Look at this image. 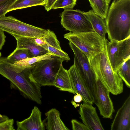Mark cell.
I'll return each mask as SVG.
<instances>
[{"instance_id": "cell-2", "label": "cell", "mask_w": 130, "mask_h": 130, "mask_svg": "<svg viewBox=\"0 0 130 130\" xmlns=\"http://www.w3.org/2000/svg\"><path fill=\"white\" fill-rule=\"evenodd\" d=\"M32 66L22 72H18L12 67L7 57H1L0 74L11 81L28 99L41 104L42 98L41 86L31 75Z\"/></svg>"}, {"instance_id": "cell-35", "label": "cell", "mask_w": 130, "mask_h": 130, "mask_svg": "<svg viewBox=\"0 0 130 130\" xmlns=\"http://www.w3.org/2000/svg\"><path fill=\"white\" fill-rule=\"evenodd\" d=\"M107 3L109 4L111 0H105Z\"/></svg>"}, {"instance_id": "cell-27", "label": "cell", "mask_w": 130, "mask_h": 130, "mask_svg": "<svg viewBox=\"0 0 130 130\" xmlns=\"http://www.w3.org/2000/svg\"><path fill=\"white\" fill-rule=\"evenodd\" d=\"M13 119H9L0 123V130H14Z\"/></svg>"}, {"instance_id": "cell-8", "label": "cell", "mask_w": 130, "mask_h": 130, "mask_svg": "<svg viewBox=\"0 0 130 130\" xmlns=\"http://www.w3.org/2000/svg\"><path fill=\"white\" fill-rule=\"evenodd\" d=\"M108 58L113 70L115 72L124 62L130 58V36L121 41L109 42L105 39Z\"/></svg>"}, {"instance_id": "cell-13", "label": "cell", "mask_w": 130, "mask_h": 130, "mask_svg": "<svg viewBox=\"0 0 130 130\" xmlns=\"http://www.w3.org/2000/svg\"><path fill=\"white\" fill-rule=\"evenodd\" d=\"M111 130H130V95L118 109L111 123Z\"/></svg>"}, {"instance_id": "cell-36", "label": "cell", "mask_w": 130, "mask_h": 130, "mask_svg": "<svg viewBox=\"0 0 130 130\" xmlns=\"http://www.w3.org/2000/svg\"><path fill=\"white\" fill-rule=\"evenodd\" d=\"M2 56V54L1 52H0V58Z\"/></svg>"}, {"instance_id": "cell-1", "label": "cell", "mask_w": 130, "mask_h": 130, "mask_svg": "<svg viewBox=\"0 0 130 130\" xmlns=\"http://www.w3.org/2000/svg\"><path fill=\"white\" fill-rule=\"evenodd\" d=\"M105 19L110 41H121L130 36V0H114Z\"/></svg>"}, {"instance_id": "cell-28", "label": "cell", "mask_w": 130, "mask_h": 130, "mask_svg": "<svg viewBox=\"0 0 130 130\" xmlns=\"http://www.w3.org/2000/svg\"><path fill=\"white\" fill-rule=\"evenodd\" d=\"M72 129L73 130H89L84 124L76 120L72 119L71 121Z\"/></svg>"}, {"instance_id": "cell-17", "label": "cell", "mask_w": 130, "mask_h": 130, "mask_svg": "<svg viewBox=\"0 0 130 130\" xmlns=\"http://www.w3.org/2000/svg\"><path fill=\"white\" fill-rule=\"evenodd\" d=\"M54 86L60 90L75 94L68 71L62 63L56 75Z\"/></svg>"}, {"instance_id": "cell-32", "label": "cell", "mask_w": 130, "mask_h": 130, "mask_svg": "<svg viewBox=\"0 0 130 130\" xmlns=\"http://www.w3.org/2000/svg\"><path fill=\"white\" fill-rule=\"evenodd\" d=\"M74 102L77 103H80L83 101V98L81 95L79 93H77L73 97Z\"/></svg>"}, {"instance_id": "cell-20", "label": "cell", "mask_w": 130, "mask_h": 130, "mask_svg": "<svg viewBox=\"0 0 130 130\" xmlns=\"http://www.w3.org/2000/svg\"><path fill=\"white\" fill-rule=\"evenodd\" d=\"M54 56L48 53L40 56L27 58L15 62L13 64L10 63L12 67L17 71L21 72L25 69L31 66L40 60L44 59H52Z\"/></svg>"}, {"instance_id": "cell-10", "label": "cell", "mask_w": 130, "mask_h": 130, "mask_svg": "<svg viewBox=\"0 0 130 130\" xmlns=\"http://www.w3.org/2000/svg\"><path fill=\"white\" fill-rule=\"evenodd\" d=\"M109 93L96 77L94 89V103L98 107L103 118L111 119L115 110Z\"/></svg>"}, {"instance_id": "cell-7", "label": "cell", "mask_w": 130, "mask_h": 130, "mask_svg": "<svg viewBox=\"0 0 130 130\" xmlns=\"http://www.w3.org/2000/svg\"><path fill=\"white\" fill-rule=\"evenodd\" d=\"M84 11L79 9L64 10L61 14V24L66 30L72 32L94 31Z\"/></svg>"}, {"instance_id": "cell-3", "label": "cell", "mask_w": 130, "mask_h": 130, "mask_svg": "<svg viewBox=\"0 0 130 130\" xmlns=\"http://www.w3.org/2000/svg\"><path fill=\"white\" fill-rule=\"evenodd\" d=\"M89 62L96 76L110 93L116 95L123 92V81L111 67L107 56L106 45L104 49Z\"/></svg>"}, {"instance_id": "cell-15", "label": "cell", "mask_w": 130, "mask_h": 130, "mask_svg": "<svg viewBox=\"0 0 130 130\" xmlns=\"http://www.w3.org/2000/svg\"><path fill=\"white\" fill-rule=\"evenodd\" d=\"M41 112L35 106L30 116L21 121H17L18 130H44L45 127L41 118Z\"/></svg>"}, {"instance_id": "cell-5", "label": "cell", "mask_w": 130, "mask_h": 130, "mask_svg": "<svg viewBox=\"0 0 130 130\" xmlns=\"http://www.w3.org/2000/svg\"><path fill=\"white\" fill-rule=\"evenodd\" d=\"M63 61L54 56L52 59L40 60L32 66L31 76L41 86H54L56 75Z\"/></svg>"}, {"instance_id": "cell-6", "label": "cell", "mask_w": 130, "mask_h": 130, "mask_svg": "<svg viewBox=\"0 0 130 130\" xmlns=\"http://www.w3.org/2000/svg\"><path fill=\"white\" fill-rule=\"evenodd\" d=\"M0 29L12 35L37 38L44 36L47 29L24 23L11 16L0 17Z\"/></svg>"}, {"instance_id": "cell-12", "label": "cell", "mask_w": 130, "mask_h": 130, "mask_svg": "<svg viewBox=\"0 0 130 130\" xmlns=\"http://www.w3.org/2000/svg\"><path fill=\"white\" fill-rule=\"evenodd\" d=\"M78 112L80 118L89 130H104L96 108L92 104L83 102L80 106Z\"/></svg>"}, {"instance_id": "cell-14", "label": "cell", "mask_w": 130, "mask_h": 130, "mask_svg": "<svg viewBox=\"0 0 130 130\" xmlns=\"http://www.w3.org/2000/svg\"><path fill=\"white\" fill-rule=\"evenodd\" d=\"M47 31V34L44 36L45 44L42 47L52 56L60 58L63 61L69 60L70 58L68 54L61 49L55 34L49 29Z\"/></svg>"}, {"instance_id": "cell-11", "label": "cell", "mask_w": 130, "mask_h": 130, "mask_svg": "<svg viewBox=\"0 0 130 130\" xmlns=\"http://www.w3.org/2000/svg\"><path fill=\"white\" fill-rule=\"evenodd\" d=\"M75 94L79 93L83 102L93 104L94 98L87 83L74 64L68 70Z\"/></svg>"}, {"instance_id": "cell-26", "label": "cell", "mask_w": 130, "mask_h": 130, "mask_svg": "<svg viewBox=\"0 0 130 130\" xmlns=\"http://www.w3.org/2000/svg\"><path fill=\"white\" fill-rule=\"evenodd\" d=\"M16 0H8L0 4V17L5 16L9 7Z\"/></svg>"}, {"instance_id": "cell-21", "label": "cell", "mask_w": 130, "mask_h": 130, "mask_svg": "<svg viewBox=\"0 0 130 130\" xmlns=\"http://www.w3.org/2000/svg\"><path fill=\"white\" fill-rule=\"evenodd\" d=\"M46 0H16L9 8L7 12L17 9L37 6H44Z\"/></svg>"}, {"instance_id": "cell-18", "label": "cell", "mask_w": 130, "mask_h": 130, "mask_svg": "<svg viewBox=\"0 0 130 130\" xmlns=\"http://www.w3.org/2000/svg\"><path fill=\"white\" fill-rule=\"evenodd\" d=\"M46 121V128L48 130H68L60 118V113L56 109L53 108L45 113Z\"/></svg>"}, {"instance_id": "cell-19", "label": "cell", "mask_w": 130, "mask_h": 130, "mask_svg": "<svg viewBox=\"0 0 130 130\" xmlns=\"http://www.w3.org/2000/svg\"><path fill=\"white\" fill-rule=\"evenodd\" d=\"M85 14L91 23L94 31L104 39L107 30L104 19L96 14L93 10L85 12Z\"/></svg>"}, {"instance_id": "cell-9", "label": "cell", "mask_w": 130, "mask_h": 130, "mask_svg": "<svg viewBox=\"0 0 130 130\" xmlns=\"http://www.w3.org/2000/svg\"><path fill=\"white\" fill-rule=\"evenodd\" d=\"M69 45L74 55V64L87 83L93 96L96 78L94 72L86 56L72 43L69 42Z\"/></svg>"}, {"instance_id": "cell-33", "label": "cell", "mask_w": 130, "mask_h": 130, "mask_svg": "<svg viewBox=\"0 0 130 130\" xmlns=\"http://www.w3.org/2000/svg\"><path fill=\"white\" fill-rule=\"evenodd\" d=\"M8 119V118L7 116L0 114V123L5 121Z\"/></svg>"}, {"instance_id": "cell-23", "label": "cell", "mask_w": 130, "mask_h": 130, "mask_svg": "<svg viewBox=\"0 0 130 130\" xmlns=\"http://www.w3.org/2000/svg\"><path fill=\"white\" fill-rule=\"evenodd\" d=\"M116 73L127 87H130V58L125 60L117 70Z\"/></svg>"}, {"instance_id": "cell-4", "label": "cell", "mask_w": 130, "mask_h": 130, "mask_svg": "<svg viewBox=\"0 0 130 130\" xmlns=\"http://www.w3.org/2000/svg\"><path fill=\"white\" fill-rule=\"evenodd\" d=\"M64 37L81 51L89 61L105 47L106 38H103L94 31L70 32L64 34Z\"/></svg>"}, {"instance_id": "cell-29", "label": "cell", "mask_w": 130, "mask_h": 130, "mask_svg": "<svg viewBox=\"0 0 130 130\" xmlns=\"http://www.w3.org/2000/svg\"><path fill=\"white\" fill-rule=\"evenodd\" d=\"M57 0H46L44 5L45 9L47 11L52 9V8Z\"/></svg>"}, {"instance_id": "cell-30", "label": "cell", "mask_w": 130, "mask_h": 130, "mask_svg": "<svg viewBox=\"0 0 130 130\" xmlns=\"http://www.w3.org/2000/svg\"><path fill=\"white\" fill-rule=\"evenodd\" d=\"M6 36L4 31L0 29V50H1L6 41Z\"/></svg>"}, {"instance_id": "cell-24", "label": "cell", "mask_w": 130, "mask_h": 130, "mask_svg": "<svg viewBox=\"0 0 130 130\" xmlns=\"http://www.w3.org/2000/svg\"><path fill=\"white\" fill-rule=\"evenodd\" d=\"M32 57L28 51L25 48L15 49L7 58L8 61L12 64L23 59Z\"/></svg>"}, {"instance_id": "cell-16", "label": "cell", "mask_w": 130, "mask_h": 130, "mask_svg": "<svg viewBox=\"0 0 130 130\" xmlns=\"http://www.w3.org/2000/svg\"><path fill=\"white\" fill-rule=\"evenodd\" d=\"M12 36L17 41V46L16 48L26 49L32 57L40 56L48 53L47 50L35 43L34 38L26 37L15 35Z\"/></svg>"}, {"instance_id": "cell-34", "label": "cell", "mask_w": 130, "mask_h": 130, "mask_svg": "<svg viewBox=\"0 0 130 130\" xmlns=\"http://www.w3.org/2000/svg\"><path fill=\"white\" fill-rule=\"evenodd\" d=\"M8 0H0V4Z\"/></svg>"}, {"instance_id": "cell-22", "label": "cell", "mask_w": 130, "mask_h": 130, "mask_svg": "<svg viewBox=\"0 0 130 130\" xmlns=\"http://www.w3.org/2000/svg\"><path fill=\"white\" fill-rule=\"evenodd\" d=\"M93 10L96 14L105 19L108 9L109 4L105 0H88Z\"/></svg>"}, {"instance_id": "cell-31", "label": "cell", "mask_w": 130, "mask_h": 130, "mask_svg": "<svg viewBox=\"0 0 130 130\" xmlns=\"http://www.w3.org/2000/svg\"><path fill=\"white\" fill-rule=\"evenodd\" d=\"M34 41L35 43L37 45L42 46L45 44L44 41V37L34 38Z\"/></svg>"}, {"instance_id": "cell-25", "label": "cell", "mask_w": 130, "mask_h": 130, "mask_svg": "<svg viewBox=\"0 0 130 130\" xmlns=\"http://www.w3.org/2000/svg\"><path fill=\"white\" fill-rule=\"evenodd\" d=\"M77 0H57L52 9L62 8L64 10L73 9L76 4Z\"/></svg>"}]
</instances>
